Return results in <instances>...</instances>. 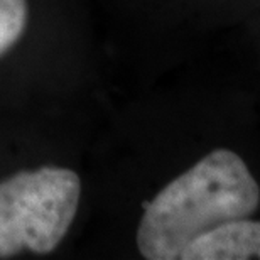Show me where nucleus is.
I'll return each instance as SVG.
<instances>
[{"instance_id":"obj_4","label":"nucleus","mask_w":260,"mask_h":260,"mask_svg":"<svg viewBox=\"0 0 260 260\" xmlns=\"http://www.w3.org/2000/svg\"><path fill=\"white\" fill-rule=\"evenodd\" d=\"M27 15V0H0V56L22 38Z\"/></svg>"},{"instance_id":"obj_3","label":"nucleus","mask_w":260,"mask_h":260,"mask_svg":"<svg viewBox=\"0 0 260 260\" xmlns=\"http://www.w3.org/2000/svg\"><path fill=\"white\" fill-rule=\"evenodd\" d=\"M260 260V220L226 221L184 248L181 260Z\"/></svg>"},{"instance_id":"obj_1","label":"nucleus","mask_w":260,"mask_h":260,"mask_svg":"<svg viewBox=\"0 0 260 260\" xmlns=\"http://www.w3.org/2000/svg\"><path fill=\"white\" fill-rule=\"evenodd\" d=\"M258 206L260 186L243 159L230 149H215L145 205L137 248L149 260H181L203 233L252 216Z\"/></svg>"},{"instance_id":"obj_2","label":"nucleus","mask_w":260,"mask_h":260,"mask_svg":"<svg viewBox=\"0 0 260 260\" xmlns=\"http://www.w3.org/2000/svg\"><path fill=\"white\" fill-rule=\"evenodd\" d=\"M81 181L75 171H20L0 181V258L19 252L51 253L76 216Z\"/></svg>"}]
</instances>
